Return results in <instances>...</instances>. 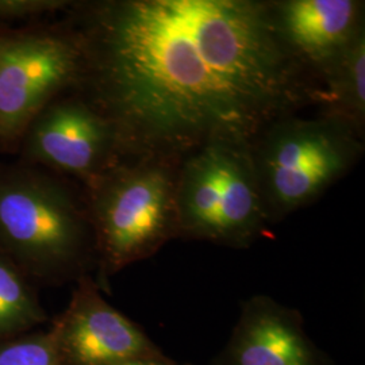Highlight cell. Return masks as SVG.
Masks as SVG:
<instances>
[{
  "mask_svg": "<svg viewBox=\"0 0 365 365\" xmlns=\"http://www.w3.org/2000/svg\"><path fill=\"white\" fill-rule=\"evenodd\" d=\"M218 365H327L307 339L299 314L268 297H253Z\"/></svg>",
  "mask_w": 365,
  "mask_h": 365,
  "instance_id": "30bf717a",
  "label": "cell"
},
{
  "mask_svg": "<svg viewBox=\"0 0 365 365\" xmlns=\"http://www.w3.org/2000/svg\"><path fill=\"white\" fill-rule=\"evenodd\" d=\"M19 149L27 164L71 176L83 187L119 158L111 123L72 91L53 101L34 118Z\"/></svg>",
  "mask_w": 365,
  "mask_h": 365,
  "instance_id": "52a82bcc",
  "label": "cell"
},
{
  "mask_svg": "<svg viewBox=\"0 0 365 365\" xmlns=\"http://www.w3.org/2000/svg\"><path fill=\"white\" fill-rule=\"evenodd\" d=\"M80 53L58 26L0 29V149H19L27 128L78 81Z\"/></svg>",
  "mask_w": 365,
  "mask_h": 365,
  "instance_id": "8992f818",
  "label": "cell"
},
{
  "mask_svg": "<svg viewBox=\"0 0 365 365\" xmlns=\"http://www.w3.org/2000/svg\"><path fill=\"white\" fill-rule=\"evenodd\" d=\"M315 78L318 115L336 119L364 138L365 30Z\"/></svg>",
  "mask_w": 365,
  "mask_h": 365,
  "instance_id": "8fae6325",
  "label": "cell"
},
{
  "mask_svg": "<svg viewBox=\"0 0 365 365\" xmlns=\"http://www.w3.org/2000/svg\"><path fill=\"white\" fill-rule=\"evenodd\" d=\"M120 365H176L170 361L167 357L163 359H144V360H134V361H128Z\"/></svg>",
  "mask_w": 365,
  "mask_h": 365,
  "instance_id": "9a60e30c",
  "label": "cell"
},
{
  "mask_svg": "<svg viewBox=\"0 0 365 365\" xmlns=\"http://www.w3.org/2000/svg\"><path fill=\"white\" fill-rule=\"evenodd\" d=\"M43 319L30 288L6 255L0 252V339Z\"/></svg>",
  "mask_w": 365,
  "mask_h": 365,
  "instance_id": "7c38bea8",
  "label": "cell"
},
{
  "mask_svg": "<svg viewBox=\"0 0 365 365\" xmlns=\"http://www.w3.org/2000/svg\"><path fill=\"white\" fill-rule=\"evenodd\" d=\"M179 237L247 248L269 230L250 144L215 141L182 157L178 170Z\"/></svg>",
  "mask_w": 365,
  "mask_h": 365,
  "instance_id": "5b68a950",
  "label": "cell"
},
{
  "mask_svg": "<svg viewBox=\"0 0 365 365\" xmlns=\"http://www.w3.org/2000/svg\"><path fill=\"white\" fill-rule=\"evenodd\" d=\"M52 334L63 365H120L165 357L140 327L102 298L86 274Z\"/></svg>",
  "mask_w": 365,
  "mask_h": 365,
  "instance_id": "ba28073f",
  "label": "cell"
},
{
  "mask_svg": "<svg viewBox=\"0 0 365 365\" xmlns=\"http://www.w3.org/2000/svg\"><path fill=\"white\" fill-rule=\"evenodd\" d=\"M61 25L80 53L72 92L111 123L119 158L252 144L315 106L318 81L282 42L269 0L71 1Z\"/></svg>",
  "mask_w": 365,
  "mask_h": 365,
  "instance_id": "6da1fadb",
  "label": "cell"
},
{
  "mask_svg": "<svg viewBox=\"0 0 365 365\" xmlns=\"http://www.w3.org/2000/svg\"><path fill=\"white\" fill-rule=\"evenodd\" d=\"M271 225L310 206L361 160L364 138L331 118H279L250 144Z\"/></svg>",
  "mask_w": 365,
  "mask_h": 365,
  "instance_id": "277c9868",
  "label": "cell"
},
{
  "mask_svg": "<svg viewBox=\"0 0 365 365\" xmlns=\"http://www.w3.org/2000/svg\"><path fill=\"white\" fill-rule=\"evenodd\" d=\"M179 163L157 156L118 158L84 187L95 253L106 274L148 259L179 238Z\"/></svg>",
  "mask_w": 365,
  "mask_h": 365,
  "instance_id": "3957f363",
  "label": "cell"
},
{
  "mask_svg": "<svg viewBox=\"0 0 365 365\" xmlns=\"http://www.w3.org/2000/svg\"><path fill=\"white\" fill-rule=\"evenodd\" d=\"M0 365H63L53 334L21 339L0 349Z\"/></svg>",
  "mask_w": 365,
  "mask_h": 365,
  "instance_id": "4fadbf2b",
  "label": "cell"
},
{
  "mask_svg": "<svg viewBox=\"0 0 365 365\" xmlns=\"http://www.w3.org/2000/svg\"><path fill=\"white\" fill-rule=\"evenodd\" d=\"M269 7L282 42L314 76L365 30L359 0H269Z\"/></svg>",
  "mask_w": 365,
  "mask_h": 365,
  "instance_id": "9c48e42d",
  "label": "cell"
},
{
  "mask_svg": "<svg viewBox=\"0 0 365 365\" xmlns=\"http://www.w3.org/2000/svg\"><path fill=\"white\" fill-rule=\"evenodd\" d=\"M66 0H0V19H26L66 10Z\"/></svg>",
  "mask_w": 365,
  "mask_h": 365,
  "instance_id": "5bb4252c",
  "label": "cell"
},
{
  "mask_svg": "<svg viewBox=\"0 0 365 365\" xmlns=\"http://www.w3.org/2000/svg\"><path fill=\"white\" fill-rule=\"evenodd\" d=\"M0 252L33 274H76L95 253L84 191L30 164L0 165Z\"/></svg>",
  "mask_w": 365,
  "mask_h": 365,
  "instance_id": "7a4b0ae2",
  "label": "cell"
}]
</instances>
